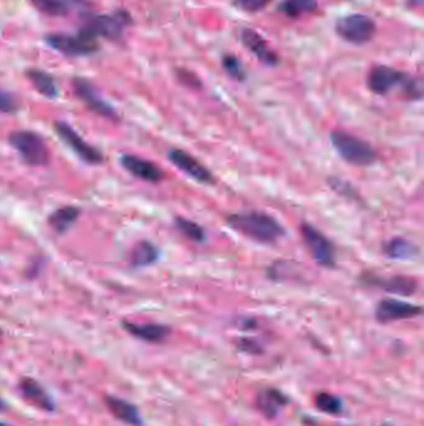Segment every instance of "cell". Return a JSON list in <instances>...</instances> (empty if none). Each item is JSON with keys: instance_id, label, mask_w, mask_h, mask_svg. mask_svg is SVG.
Wrapping results in <instances>:
<instances>
[{"instance_id": "1", "label": "cell", "mask_w": 424, "mask_h": 426, "mask_svg": "<svg viewBox=\"0 0 424 426\" xmlns=\"http://www.w3.org/2000/svg\"><path fill=\"white\" fill-rule=\"evenodd\" d=\"M227 220L232 229L260 243H274L285 233L283 226L274 217L258 211L235 213Z\"/></svg>"}, {"instance_id": "2", "label": "cell", "mask_w": 424, "mask_h": 426, "mask_svg": "<svg viewBox=\"0 0 424 426\" xmlns=\"http://www.w3.org/2000/svg\"><path fill=\"white\" fill-rule=\"evenodd\" d=\"M332 146L346 162L355 166H369L377 160V152L369 142L344 131H333Z\"/></svg>"}, {"instance_id": "3", "label": "cell", "mask_w": 424, "mask_h": 426, "mask_svg": "<svg viewBox=\"0 0 424 426\" xmlns=\"http://www.w3.org/2000/svg\"><path fill=\"white\" fill-rule=\"evenodd\" d=\"M9 142L18 151L21 159L30 166H45L49 163L50 154L42 137L31 131H15Z\"/></svg>"}, {"instance_id": "4", "label": "cell", "mask_w": 424, "mask_h": 426, "mask_svg": "<svg viewBox=\"0 0 424 426\" xmlns=\"http://www.w3.org/2000/svg\"><path fill=\"white\" fill-rule=\"evenodd\" d=\"M131 24V17L126 12L89 17L82 30L93 37H102L109 40L121 39L126 28Z\"/></svg>"}, {"instance_id": "5", "label": "cell", "mask_w": 424, "mask_h": 426, "mask_svg": "<svg viewBox=\"0 0 424 426\" xmlns=\"http://www.w3.org/2000/svg\"><path fill=\"white\" fill-rule=\"evenodd\" d=\"M336 33L347 43L363 45L375 37L376 24L367 15L353 14L338 20Z\"/></svg>"}, {"instance_id": "6", "label": "cell", "mask_w": 424, "mask_h": 426, "mask_svg": "<svg viewBox=\"0 0 424 426\" xmlns=\"http://www.w3.org/2000/svg\"><path fill=\"white\" fill-rule=\"evenodd\" d=\"M46 42L51 48L68 56L90 55L99 50L96 37L84 30L76 35L53 34L46 37Z\"/></svg>"}, {"instance_id": "7", "label": "cell", "mask_w": 424, "mask_h": 426, "mask_svg": "<svg viewBox=\"0 0 424 426\" xmlns=\"http://www.w3.org/2000/svg\"><path fill=\"white\" fill-rule=\"evenodd\" d=\"M302 236L313 260L317 265L327 268L335 266V248L319 229L310 226L308 223H304L302 226Z\"/></svg>"}, {"instance_id": "8", "label": "cell", "mask_w": 424, "mask_h": 426, "mask_svg": "<svg viewBox=\"0 0 424 426\" xmlns=\"http://www.w3.org/2000/svg\"><path fill=\"white\" fill-rule=\"evenodd\" d=\"M408 78H409L408 75L396 69L380 65L371 70L367 85L372 93L377 94V95H386V94L391 93L396 87H400L402 91Z\"/></svg>"}, {"instance_id": "9", "label": "cell", "mask_w": 424, "mask_h": 426, "mask_svg": "<svg viewBox=\"0 0 424 426\" xmlns=\"http://www.w3.org/2000/svg\"><path fill=\"white\" fill-rule=\"evenodd\" d=\"M421 314H422V307L411 303L402 302L394 298L382 299L376 309V318L382 324L411 319Z\"/></svg>"}, {"instance_id": "10", "label": "cell", "mask_w": 424, "mask_h": 426, "mask_svg": "<svg viewBox=\"0 0 424 426\" xmlns=\"http://www.w3.org/2000/svg\"><path fill=\"white\" fill-rule=\"evenodd\" d=\"M55 131L57 136L62 139V141L68 143V146L73 148L76 154H79L81 159L86 161L90 165H100L102 162V154L96 148L90 146L76 131L68 126L66 123H56Z\"/></svg>"}, {"instance_id": "11", "label": "cell", "mask_w": 424, "mask_h": 426, "mask_svg": "<svg viewBox=\"0 0 424 426\" xmlns=\"http://www.w3.org/2000/svg\"><path fill=\"white\" fill-rule=\"evenodd\" d=\"M168 159L174 166L178 167L181 171L191 176L192 179H197L201 184H212L214 181L210 170L185 151L172 150L168 154Z\"/></svg>"}, {"instance_id": "12", "label": "cell", "mask_w": 424, "mask_h": 426, "mask_svg": "<svg viewBox=\"0 0 424 426\" xmlns=\"http://www.w3.org/2000/svg\"><path fill=\"white\" fill-rule=\"evenodd\" d=\"M121 165L127 170L131 175L137 179L157 184L163 179V172L160 167L154 165L151 161L143 160L141 157L132 156V154H123L121 157Z\"/></svg>"}, {"instance_id": "13", "label": "cell", "mask_w": 424, "mask_h": 426, "mask_svg": "<svg viewBox=\"0 0 424 426\" xmlns=\"http://www.w3.org/2000/svg\"><path fill=\"white\" fill-rule=\"evenodd\" d=\"M75 91L77 96L86 104L93 112L104 118H115L116 112L111 107L105 100L101 99L98 91L93 89L90 82L84 79H76L74 81Z\"/></svg>"}, {"instance_id": "14", "label": "cell", "mask_w": 424, "mask_h": 426, "mask_svg": "<svg viewBox=\"0 0 424 426\" xmlns=\"http://www.w3.org/2000/svg\"><path fill=\"white\" fill-rule=\"evenodd\" d=\"M290 400L282 390L265 388L259 393L255 400L257 409L268 419H275Z\"/></svg>"}, {"instance_id": "15", "label": "cell", "mask_w": 424, "mask_h": 426, "mask_svg": "<svg viewBox=\"0 0 424 426\" xmlns=\"http://www.w3.org/2000/svg\"><path fill=\"white\" fill-rule=\"evenodd\" d=\"M366 282L386 292L400 296H412L418 290V281L406 276H394L388 278L371 276L369 278H366Z\"/></svg>"}, {"instance_id": "16", "label": "cell", "mask_w": 424, "mask_h": 426, "mask_svg": "<svg viewBox=\"0 0 424 426\" xmlns=\"http://www.w3.org/2000/svg\"><path fill=\"white\" fill-rule=\"evenodd\" d=\"M240 39L246 48L250 50L260 62H264L266 65H270V66L277 65L279 62L277 54L269 48L264 37H260L257 31L252 30L249 28L243 29L240 34Z\"/></svg>"}, {"instance_id": "17", "label": "cell", "mask_w": 424, "mask_h": 426, "mask_svg": "<svg viewBox=\"0 0 424 426\" xmlns=\"http://www.w3.org/2000/svg\"><path fill=\"white\" fill-rule=\"evenodd\" d=\"M20 391L21 396H24L26 402H30L35 408L44 410V411H53L55 409V404L53 402L51 396L48 394V391L44 389L37 380L31 378H24L20 382Z\"/></svg>"}, {"instance_id": "18", "label": "cell", "mask_w": 424, "mask_h": 426, "mask_svg": "<svg viewBox=\"0 0 424 426\" xmlns=\"http://www.w3.org/2000/svg\"><path fill=\"white\" fill-rule=\"evenodd\" d=\"M106 405L116 419L122 421L125 424L132 426H142V416L133 404L125 402L122 399H118L115 396H107L106 398Z\"/></svg>"}, {"instance_id": "19", "label": "cell", "mask_w": 424, "mask_h": 426, "mask_svg": "<svg viewBox=\"0 0 424 426\" xmlns=\"http://www.w3.org/2000/svg\"><path fill=\"white\" fill-rule=\"evenodd\" d=\"M123 328L131 335L148 343H160L167 339V337L171 334L169 328L160 324H136L125 321Z\"/></svg>"}, {"instance_id": "20", "label": "cell", "mask_w": 424, "mask_h": 426, "mask_svg": "<svg viewBox=\"0 0 424 426\" xmlns=\"http://www.w3.org/2000/svg\"><path fill=\"white\" fill-rule=\"evenodd\" d=\"M383 252L391 260H412L418 254V248L405 238H394L385 245Z\"/></svg>"}, {"instance_id": "21", "label": "cell", "mask_w": 424, "mask_h": 426, "mask_svg": "<svg viewBox=\"0 0 424 426\" xmlns=\"http://www.w3.org/2000/svg\"><path fill=\"white\" fill-rule=\"evenodd\" d=\"M80 211L74 206H66L56 210L49 218L50 226L55 229L57 233L66 232L79 218Z\"/></svg>"}, {"instance_id": "22", "label": "cell", "mask_w": 424, "mask_h": 426, "mask_svg": "<svg viewBox=\"0 0 424 426\" xmlns=\"http://www.w3.org/2000/svg\"><path fill=\"white\" fill-rule=\"evenodd\" d=\"M157 258H158V249L151 242H140L131 252L129 263L131 266L140 268L152 265Z\"/></svg>"}, {"instance_id": "23", "label": "cell", "mask_w": 424, "mask_h": 426, "mask_svg": "<svg viewBox=\"0 0 424 426\" xmlns=\"http://www.w3.org/2000/svg\"><path fill=\"white\" fill-rule=\"evenodd\" d=\"M28 78L30 79L33 85L37 89V91L44 96H46L49 99H54L57 96L59 90L56 87L55 81L53 79V76H50L48 73L42 71V70H30L28 73Z\"/></svg>"}, {"instance_id": "24", "label": "cell", "mask_w": 424, "mask_h": 426, "mask_svg": "<svg viewBox=\"0 0 424 426\" xmlns=\"http://www.w3.org/2000/svg\"><path fill=\"white\" fill-rule=\"evenodd\" d=\"M316 0H284L279 6V12L289 18H299L304 14H308L316 10Z\"/></svg>"}, {"instance_id": "25", "label": "cell", "mask_w": 424, "mask_h": 426, "mask_svg": "<svg viewBox=\"0 0 424 426\" xmlns=\"http://www.w3.org/2000/svg\"><path fill=\"white\" fill-rule=\"evenodd\" d=\"M31 3L37 10L50 17H64L70 10L73 0H31Z\"/></svg>"}, {"instance_id": "26", "label": "cell", "mask_w": 424, "mask_h": 426, "mask_svg": "<svg viewBox=\"0 0 424 426\" xmlns=\"http://www.w3.org/2000/svg\"><path fill=\"white\" fill-rule=\"evenodd\" d=\"M315 405L316 408L324 411L326 414L338 415L344 410V402L338 396L330 394V393H319L315 396Z\"/></svg>"}, {"instance_id": "27", "label": "cell", "mask_w": 424, "mask_h": 426, "mask_svg": "<svg viewBox=\"0 0 424 426\" xmlns=\"http://www.w3.org/2000/svg\"><path fill=\"white\" fill-rule=\"evenodd\" d=\"M176 226L187 238H190L192 241L203 242L205 240L203 229L198 223L190 221L183 217H178L176 220Z\"/></svg>"}, {"instance_id": "28", "label": "cell", "mask_w": 424, "mask_h": 426, "mask_svg": "<svg viewBox=\"0 0 424 426\" xmlns=\"http://www.w3.org/2000/svg\"><path fill=\"white\" fill-rule=\"evenodd\" d=\"M223 68L237 80L243 81L246 79V70L243 68V64L240 62L237 56L225 55L223 57Z\"/></svg>"}, {"instance_id": "29", "label": "cell", "mask_w": 424, "mask_h": 426, "mask_svg": "<svg viewBox=\"0 0 424 426\" xmlns=\"http://www.w3.org/2000/svg\"><path fill=\"white\" fill-rule=\"evenodd\" d=\"M241 9L246 12H260L264 9L265 6H269L273 0H238Z\"/></svg>"}, {"instance_id": "30", "label": "cell", "mask_w": 424, "mask_h": 426, "mask_svg": "<svg viewBox=\"0 0 424 426\" xmlns=\"http://www.w3.org/2000/svg\"><path fill=\"white\" fill-rule=\"evenodd\" d=\"M17 110V103L12 99V95L6 93L0 89V112L10 114Z\"/></svg>"}, {"instance_id": "31", "label": "cell", "mask_w": 424, "mask_h": 426, "mask_svg": "<svg viewBox=\"0 0 424 426\" xmlns=\"http://www.w3.org/2000/svg\"><path fill=\"white\" fill-rule=\"evenodd\" d=\"M177 76H178V80L185 85V87H201V81L198 79L196 75L188 71V70H178L177 71Z\"/></svg>"}, {"instance_id": "32", "label": "cell", "mask_w": 424, "mask_h": 426, "mask_svg": "<svg viewBox=\"0 0 424 426\" xmlns=\"http://www.w3.org/2000/svg\"><path fill=\"white\" fill-rule=\"evenodd\" d=\"M330 186L335 191H338L340 195H344V196H352L353 197V190L347 182H344L341 179H330Z\"/></svg>"}, {"instance_id": "33", "label": "cell", "mask_w": 424, "mask_h": 426, "mask_svg": "<svg viewBox=\"0 0 424 426\" xmlns=\"http://www.w3.org/2000/svg\"><path fill=\"white\" fill-rule=\"evenodd\" d=\"M238 346L243 352L250 353V354H260L263 352L261 346H259L258 341L255 340L241 339L238 343Z\"/></svg>"}, {"instance_id": "34", "label": "cell", "mask_w": 424, "mask_h": 426, "mask_svg": "<svg viewBox=\"0 0 424 426\" xmlns=\"http://www.w3.org/2000/svg\"><path fill=\"white\" fill-rule=\"evenodd\" d=\"M408 6L412 8H422L423 6V0H407Z\"/></svg>"}, {"instance_id": "35", "label": "cell", "mask_w": 424, "mask_h": 426, "mask_svg": "<svg viewBox=\"0 0 424 426\" xmlns=\"http://www.w3.org/2000/svg\"><path fill=\"white\" fill-rule=\"evenodd\" d=\"M304 425L305 426H324L320 425L317 421L313 420V419H310V418H304Z\"/></svg>"}, {"instance_id": "36", "label": "cell", "mask_w": 424, "mask_h": 426, "mask_svg": "<svg viewBox=\"0 0 424 426\" xmlns=\"http://www.w3.org/2000/svg\"><path fill=\"white\" fill-rule=\"evenodd\" d=\"M3 409H4V404L0 400V410H3Z\"/></svg>"}, {"instance_id": "37", "label": "cell", "mask_w": 424, "mask_h": 426, "mask_svg": "<svg viewBox=\"0 0 424 426\" xmlns=\"http://www.w3.org/2000/svg\"><path fill=\"white\" fill-rule=\"evenodd\" d=\"M0 426H9V425H8V424H4V423H1V421H0Z\"/></svg>"}, {"instance_id": "38", "label": "cell", "mask_w": 424, "mask_h": 426, "mask_svg": "<svg viewBox=\"0 0 424 426\" xmlns=\"http://www.w3.org/2000/svg\"><path fill=\"white\" fill-rule=\"evenodd\" d=\"M378 426H394V425H391V424H381V425H378Z\"/></svg>"}, {"instance_id": "39", "label": "cell", "mask_w": 424, "mask_h": 426, "mask_svg": "<svg viewBox=\"0 0 424 426\" xmlns=\"http://www.w3.org/2000/svg\"><path fill=\"white\" fill-rule=\"evenodd\" d=\"M0 335H1V332H0Z\"/></svg>"}]
</instances>
